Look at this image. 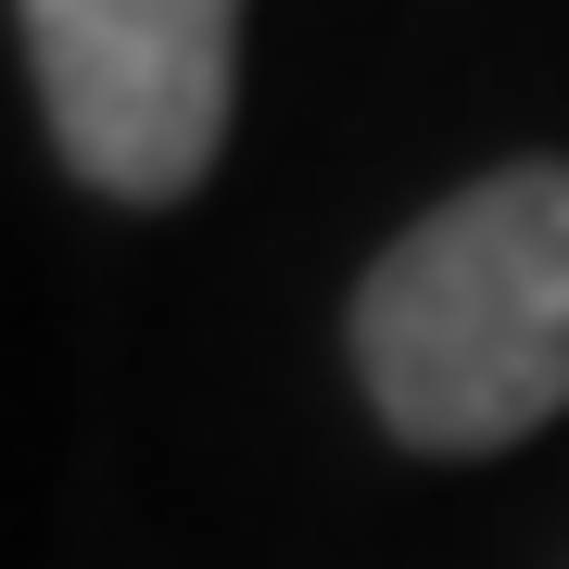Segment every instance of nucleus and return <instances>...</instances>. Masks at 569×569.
<instances>
[{
    "label": "nucleus",
    "instance_id": "obj_1",
    "mask_svg": "<svg viewBox=\"0 0 569 569\" xmlns=\"http://www.w3.org/2000/svg\"><path fill=\"white\" fill-rule=\"evenodd\" d=\"M355 367L392 443L493 456L569 406V164L456 190L355 291Z\"/></svg>",
    "mask_w": 569,
    "mask_h": 569
},
{
    "label": "nucleus",
    "instance_id": "obj_2",
    "mask_svg": "<svg viewBox=\"0 0 569 569\" xmlns=\"http://www.w3.org/2000/svg\"><path fill=\"white\" fill-rule=\"evenodd\" d=\"M51 140L114 203H178L228 140L241 0H13Z\"/></svg>",
    "mask_w": 569,
    "mask_h": 569
}]
</instances>
